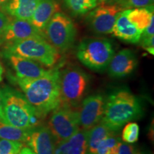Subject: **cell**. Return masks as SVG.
<instances>
[{
  "label": "cell",
  "instance_id": "6da1fadb",
  "mask_svg": "<svg viewBox=\"0 0 154 154\" xmlns=\"http://www.w3.org/2000/svg\"><path fill=\"white\" fill-rule=\"evenodd\" d=\"M59 74L58 69H51L49 74L39 78H13L42 119L61 104Z\"/></svg>",
  "mask_w": 154,
  "mask_h": 154
},
{
  "label": "cell",
  "instance_id": "5b68a950",
  "mask_svg": "<svg viewBox=\"0 0 154 154\" xmlns=\"http://www.w3.org/2000/svg\"><path fill=\"white\" fill-rule=\"evenodd\" d=\"M4 52L12 54L51 67L59 60V51L45 38L32 37L6 45Z\"/></svg>",
  "mask_w": 154,
  "mask_h": 154
},
{
  "label": "cell",
  "instance_id": "8fae6325",
  "mask_svg": "<svg viewBox=\"0 0 154 154\" xmlns=\"http://www.w3.org/2000/svg\"><path fill=\"white\" fill-rule=\"evenodd\" d=\"M32 37L45 38V34L34 26L30 21L14 19L9 20L4 35V43L10 44L14 42Z\"/></svg>",
  "mask_w": 154,
  "mask_h": 154
},
{
  "label": "cell",
  "instance_id": "30bf717a",
  "mask_svg": "<svg viewBox=\"0 0 154 154\" xmlns=\"http://www.w3.org/2000/svg\"><path fill=\"white\" fill-rule=\"evenodd\" d=\"M105 101L104 97L98 94L88 96L82 101L78 115L79 125L83 129L89 130L101 121Z\"/></svg>",
  "mask_w": 154,
  "mask_h": 154
},
{
  "label": "cell",
  "instance_id": "ba28073f",
  "mask_svg": "<svg viewBox=\"0 0 154 154\" xmlns=\"http://www.w3.org/2000/svg\"><path fill=\"white\" fill-rule=\"evenodd\" d=\"M78 111L65 104L59 105L52 111L49 129L57 143L69 139L80 130Z\"/></svg>",
  "mask_w": 154,
  "mask_h": 154
},
{
  "label": "cell",
  "instance_id": "836d02e7",
  "mask_svg": "<svg viewBox=\"0 0 154 154\" xmlns=\"http://www.w3.org/2000/svg\"><path fill=\"white\" fill-rule=\"evenodd\" d=\"M0 121H2V96L0 92Z\"/></svg>",
  "mask_w": 154,
  "mask_h": 154
},
{
  "label": "cell",
  "instance_id": "e575fe53",
  "mask_svg": "<svg viewBox=\"0 0 154 154\" xmlns=\"http://www.w3.org/2000/svg\"><path fill=\"white\" fill-rule=\"evenodd\" d=\"M135 154H151V153H148V152H136Z\"/></svg>",
  "mask_w": 154,
  "mask_h": 154
},
{
  "label": "cell",
  "instance_id": "f1b7e54d",
  "mask_svg": "<svg viewBox=\"0 0 154 154\" xmlns=\"http://www.w3.org/2000/svg\"><path fill=\"white\" fill-rule=\"evenodd\" d=\"M136 150L134 146L126 142H120L117 150V154H135Z\"/></svg>",
  "mask_w": 154,
  "mask_h": 154
},
{
  "label": "cell",
  "instance_id": "9a60e30c",
  "mask_svg": "<svg viewBox=\"0 0 154 154\" xmlns=\"http://www.w3.org/2000/svg\"><path fill=\"white\" fill-rule=\"evenodd\" d=\"M111 33L127 43L137 44L140 41L142 32L128 20L124 9L119 13Z\"/></svg>",
  "mask_w": 154,
  "mask_h": 154
},
{
  "label": "cell",
  "instance_id": "7402d4cb",
  "mask_svg": "<svg viewBox=\"0 0 154 154\" xmlns=\"http://www.w3.org/2000/svg\"><path fill=\"white\" fill-rule=\"evenodd\" d=\"M66 8L74 16H83L97 7V0H63Z\"/></svg>",
  "mask_w": 154,
  "mask_h": 154
},
{
  "label": "cell",
  "instance_id": "f546056e",
  "mask_svg": "<svg viewBox=\"0 0 154 154\" xmlns=\"http://www.w3.org/2000/svg\"><path fill=\"white\" fill-rule=\"evenodd\" d=\"M17 154H35L33 151H32V149H29L28 147H22V149L20 150V151Z\"/></svg>",
  "mask_w": 154,
  "mask_h": 154
},
{
  "label": "cell",
  "instance_id": "52a82bcc",
  "mask_svg": "<svg viewBox=\"0 0 154 154\" xmlns=\"http://www.w3.org/2000/svg\"><path fill=\"white\" fill-rule=\"evenodd\" d=\"M44 34L53 47L59 51L64 52L74 45L76 29L70 17L58 11L47 24Z\"/></svg>",
  "mask_w": 154,
  "mask_h": 154
},
{
  "label": "cell",
  "instance_id": "9c48e42d",
  "mask_svg": "<svg viewBox=\"0 0 154 154\" xmlns=\"http://www.w3.org/2000/svg\"><path fill=\"white\" fill-rule=\"evenodd\" d=\"M122 10L116 5L99 6L87 13L86 22L94 33L101 35L111 34L117 16Z\"/></svg>",
  "mask_w": 154,
  "mask_h": 154
},
{
  "label": "cell",
  "instance_id": "cb8c5ba5",
  "mask_svg": "<svg viewBox=\"0 0 154 154\" xmlns=\"http://www.w3.org/2000/svg\"><path fill=\"white\" fill-rule=\"evenodd\" d=\"M139 126L135 122L127 123L122 131V139L128 143H134L138 140Z\"/></svg>",
  "mask_w": 154,
  "mask_h": 154
},
{
  "label": "cell",
  "instance_id": "e0dca14e",
  "mask_svg": "<svg viewBox=\"0 0 154 154\" xmlns=\"http://www.w3.org/2000/svg\"><path fill=\"white\" fill-rule=\"evenodd\" d=\"M88 130H79L69 139L57 143L55 154H86Z\"/></svg>",
  "mask_w": 154,
  "mask_h": 154
},
{
  "label": "cell",
  "instance_id": "44dd1931",
  "mask_svg": "<svg viewBox=\"0 0 154 154\" xmlns=\"http://www.w3.org/2000/svg\"><path fill=\"white\" fill-rule=\"evenodd\" d=\"M32 129L18 128L0 121V138L24 143L27 140Z\"/></svg>",
  "mask_w": 154,
  "mask_h": 154
},
{
  "label": "cell",
  "instance_id": "d590c367",
  "mask_svg": "<svg viewBox=\"0 0 154 154\" xmlns=\"http://www.w3.org/2000/svg\"><path fill=\"white\" fill-rule=\"evenodd\" d=\"M121 0H114V2H113V5H117V4H119Z\"/></svg>",
  "mask_w": 154,
  "mask_h": 154
},
{
  "label": "cell",
  "instance_id": "ac0fdd59",
  "mask_svg": "<svg viewBox=\"0 0 154 154\" xmlns=\"http://www.w3.org/2000/svg\"><path fill=\"white\" fill-rule=\"evenodd\" d=\"M39 0H9L2 7L7 14L15 19L30 21Z\"/></svg>",
  "mask_w": 154,
  "mask_h": 154
},
{
  "label": "cell",
  "instance_id": "8992f818",
  "mask_svg": "<svg viewBox=\"0 0 154 154\" xmlns=\"http://www.w3.org/2000/svg\"><path fill=\"white\" fill-rule=\"evenodd\" d=\"M89 76L76 66H69L59 74V89L63 104L77 107L82 103L89 85Z\"/></svg>",
  "mask_w": 154,
  "mask_h": 154
},
{
  "label": "cell",
  "instance_id": "d6986e66",
  "mask_svg": "<svg viewBox=\"0 0 154 154\" xmlns=\"http://www.w3.org/2000/svg\"><path fill=\"white\" fill-rule=\"evenodd\" d=\"M126 17L132 24L140 31H143L147 27L153 17V5L147 7L124 9Z\"/></svg>",
  "mask_w": 154,
  "mask_h": 154
},
{
  "label": "cell",
  "instance_id": "74e56055",
  "mask_svg": "<svg viewBox=\"0 0 154 154\" xmlns=\"http://www.w3.org/2000/svg\"><path fill=\"white\" fill-rule=\"evenodd\" d=\"M152 1H153V2H154V0H152Z\"/></svg>",
  "mask_w": 154,
  "mask_h": 154
},
{
  "label": "cell",
  "instance_id": "603a6c76",
  "mask_svg": "<svg viewBox=\"0 0 154 154\" xmlns=\"http://www.w3.org/2000/svg\"><path fill=\"white\" fill-rule=\"evenodd\" d=\"M121 141V138L114 135L103 139L99 144L95 154H117L119 144Z\"/></svg>",
  "mask_w": 154,
  "mask_h": 154
},
{
  "label": "cell",
  "instance_id": "2e32d148",
  "mask_svg": "<svg viewBox=\"0 0 154 154\" xmlns=\"http://www.w3.org/2000/svg\"><path fill=\"white\" fill-rule=\"evenodd\" d=\"M58 11H59V6L55 0H39L30 22L44 33L47 24Z\"/></svg>",
  "mask_w": 154,
  "mask_h": 154
},
{
  "label": "cell",
  "instance_id": "7a4b0ae2",
  "mask_svg": "<svg viewBox=\"0 0 154 154\" xmlns=\"http://www.w3.org/2000/svg\"><path fill=\"white\" fill-rule=\"evenodd\" d=\"M142 113L143 108L139 98L127 88H119L105 101L101 123L116 132L127 123L140 118Z\"/></svg>",
  "mask_w": 154,
  "mask_h": 154
},
{
  "label": "cell",
  "instance_id": "3957f363",
  "mask_svg": "<svg viewBox=\"0 0 154 154\" xmlns=\"http://www.w3.org/2000/svg\"><path fill=\"white\" fill-rule=\"evenodd\" d=\"M2 96V121L21 128L39 126L41 117L24 95L9 86L0 89Z\"/></svg>",
  "mask_w": 154,
  "mask_h": 154
},
{
  "label": "cell",
  "instance_id": "4dcf8cb0",
  "mask_svg": "<svg viewBox=\"0 0 154 154\" xmlns=\"http://www.w3.org/2000/svg\"><path fill=\"white\" fill-rule=\"evenodd\" d=\"M3 73H4V67L2 66V64L1 61H0V82L2 81Z\"/></svg>",
  "mask_w": 154,
  "mask_h": 154
},
{
  "label": "cell",
  "instance_id": "277c9868",
  "mask_svg": "<svg viewBox=\"0 0 154 154\" xmlns=\"http://www.w3.org/2000/svg\"><path fill=\"white\" fill-rule=\"evenodd\" d=\"M115 54L113 44L108 38H87L83 39L76 49L80 62L92 71L103 72Z\"/></svg>",
  "mask_w": 154,
  "mask_h": 154
},
{
  "label": "cell",
  "instance_id": "d4e9b609",
  "mask_svg": "<svg viewBox=\"0 0 154 154\" xmlns=\"http://www.w3.org/2000/svg\"><path fill=\"white\" fill-rule=\"evenodd\" d=\"M23 147V143L0 139V154H17Z\"/></svg>",
  "mask_w": 154,
  "mask_h": 154
},
{
  "label": "cell",
  "instance_id": "f35d334b",
  "mask_svg": "<svg viewBox=\"0 0 154 154\" xmlns=\"http://www.w3.org/2000/svg\"><path fill=\"white\" fill-rule=\"evenodd\" d=\"M0 8H1V6H0Z\"/></svg>",
  "mask_w": 154,
  "mask_h": 154
},
{
  "label": "cell",
  "instance_id": "d6a6232c",
  "mask_svg": "<svg viewBox=\"0 0 154 154\" xmlns=\"http://www.w3.org/2000/svg\"><path fill=\"white\" fill-rule=\"evenodd\" d=\"M9 1V0H0V6H1V7H4Z\"/></svg>",
  "mask_w": 154,
  "mask_h": 154
},
{
  "label": "cell",
  "instance_id": "ffe728a7",
  "mask_svg": "<svg viewBox=\"0 0 154 154\" xmlns=\"http://www.w3.org/2000/svg\"><path fill=\"white\" fill-rule=\"evenodd\" d=\"M114 131H111L104 124L99 123L96 126L88 130L87 134V151L88 153H96V149L99 144L103 139L109 136L115 134Z\"/></svg>",
  "mask_w": 154,
  "mask_h": 154
},
{
  "label": "cell",
  "instance_id": "83f0119b",
  "mask_svg": "<svg viewBox=\"0 0 154 154\" xmlns=\"http://www.w3.org/2000/svg\"><path fill=\"white\" fill-rule=\"evenodd\" d=\"M154 36H150L148 38H140L139 42L141 47L143 48L146 51L151 54L153 55L154 54Z\"/></svg>",
  "mask_w": 154,
  "mask_h": 154
},
{
  "label": "cell",
  "instance_id": "8d00e7d4",
  "mask_svg": "<svg viewBox=\"0 0 154 154\" xmlns=\"http://www.w3.org/2000/svg\"><path fill=\"white\" fill-rule=\"evenodd\" d=\"M86 154H93V153H86Z\"/></svg>",
  "mask_w": 154,
  "mask_h": 154
},
{
  "label": "cell",
  "instance_id": "4316f807",
  "mask_svg": "<svg viewBox=\"0 0 154 154\" xmlns=\"http://www.w3.org/2000/svg\"><path fill=\"white\" fill-rule=\"evenodd\" d=\"M9 20L10 19L5 13L0 11V46L4 44V35Z\"/></svg>",
  "mask_w": 154,
  "mask_h": 154
},
{
  "label": "cell",
  "instance_id": "484cf974",
  "mask_svg": "<svg viewBox=\"0 0 154 154\" xmlns=\"http://www.w3.org/2000/svg\"><path fill=\"white\" fill-rule=\"evenodd\" d=\"M116 5L123 9L140 8L153 5V2L152 0H121Z\"/></svg>",
  "mask_w": 154,
  "mask_h": 154
},
{
  "label": "cell",
  "instance_id": "1f68e13d",
  "mask_svg": "<svg viewBox=\"0 0 154 154\" xmlns=\"http://www.w3.org/2000/svg\"><path fill=\"white\" fill-rule=\"evenodd\" d=\"M99 2L101 3H106L109 5H113L114 0H99Z\"/></svg>",
  "mask_w": 154,
  "mask_h": 154
},
{
  "label": "cell",
  "instance_id": "5bb4252c",
  "mask_svg": "<svg viewBox=\"0 0 154 154\" xmlns=\"http://www.w3.org/2000/svg\"><path fill=\"white\" fill-rule=\"evenodd\" d=\"M26 143L35 154H55V140L45 126L32 128Z\"/></svg>",
  "mask_w": 154,
  "mask_h": 154
},
{
  "label": "cell",
  "instance_id": "4fadbf2b",
  "mask_svg": "<svg viewBox=\"0 0 154 154\" xmlns=\"http://www.w3.org/2000/svg\"><path fill=\"white\" fill-rule=\"evenodd\" d=\"M138 66L136 54L130 49H124L113 55L108 66L109 76L123 78L131 74Z\"/></svg>",
  "mask_w": 154,
  "mask_h": 154
},
{
  "label": "cell",
  "instance_id": "7c38bea8",
  "mask_svg": "<svg viewBox=\"0 0 154 154\" xmlns=\"http://www.w3.org/2000/svg\"><path fill=\"white\" fill-rule=\"evenodd\" d=\"M16 72V76L21 79H36L49 74L51 69L47 70L41 63L19 56L9 53H3Z\"/></svg>",
  "mask_w": 154,
  "mask_h": 154
}]
</instances>
